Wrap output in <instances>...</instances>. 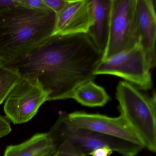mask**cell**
I'll use <instances>...</instances> for the list:
<instances>
[{"label":"cell","instance_id":"cell-1","mask_svg":"<svg viewBox=\"0 0 156 156\" xmlns=\"http://www.w3.org/2000/svg\"><path fill=\"white\" fill-rule=\"evenodd\" d=\"M103 55L87 34H54L26 56L2 66L21 77L37 78L49 94L47 101L64 100L73 98L82 84L94 80Z\"/></svg>","mask_w":156,"mask_h":156},{"label":"cell","instance_id":"cell-2","mask_svg":"<svg viewBox=\"0 0 156 156\" xmlns=\"http://www.w3.org/2000/svg\"><path fill=\"white\" fill-rule=\"evenodd\" d=\"M57 17L51 9L19 2L0 12V66L26 56L52 35Z\"/></svg>","mask_w":156,"mask_h":156},{"label":"cell","instance_id":"cell-3","mask_svg":"<svg viewBox=\"0 0 156 156\" xmlns=\"http://www.w3.org/2000/svg\"><path fill=\"white\" fill-rule=\"evenodd\" d=\"M120 115L142 142L144 148L156 150V95H148L126 81H120L116 88Z\"/></svg>","mask_w":156,"mask_h":156},{"label":"cell","instance_id":"cell-4","mask_svg":"<svg viewBox=\"0 0 156 156\" xmlns=\"http://www.w3.org/2000/svg\"><path fill=\"white\" fill-rule=\"evenodd\" d=\"M48 133L57 145L66 140L86 155L96 149L108 147L124 156H134L143 148L123 139L77 126L70 121L66 113L60 115Z\"/></svg>","mask_w":156,"mask_h":156},{"label":"cell","instance_id":"cell-5","mask_svg":"<svg viewBox=\"0 0 156 156\" xmlns=\"http://www.w3.org/2000/svg\"><path fill=\"white\" fill-rule=\"evenodd\" d=\"M139 44L136 0H111L108 40L102 60Z\"/></svg>","mask_w":156,"mask_h":156},{"label":"cell","instance_id":"cell-6","mask_svg":"<svg viewBox=\"0 0 156 156\" xmlns=\"http://www.w3.org/2000/svg\"><path fill=\"white\" fill-rule=\"evenodd\" d=\"M150 70L144 51L139 44L131 49L102 60L94 74L119 76L139 90L148 91L153 86Z\"/></svg>","mask_w":156,"mask_h":156},{"label":"cell","instance_id":"cell-7","mask_svg":"<svg viewBox=\"0 0 156 156\" xmlns=\"http://www.w3.org/2000/svg\"><path fill=\"white\" fill-rule=\"evenodd\" d=\"M48 95L37 78L21 77L6 99V117L14 124L28 122L47 101Z\"/></svg>","mask_w":156,"mask_h":156},{"label":"cell","instance_id":"cell-8","mask_svg":"<svg viewBox=\"0 0 156 156\" xmlns=\"http://www.w3.org/2000/svg\"><path fill=\"white\" fill-rule=\"evenodd\" d=\"M68 117L72 123L79 127L123 139L144 148L139 138L122 116L111 118L99 114L77 111L68 114Z\"/></svg>","mask_w":156,"mask_h":156},{"label":"cell","instance_id":"cell-9","mask_svg":"<svg viewBox=\"0 0 156 156\" xmlns=\"http://www.w3.org/2000/svg\"><path fill=\"white\" fill-rule=\"evenodd\" d=\"M92 23L88 0H68L63 9L57 15L53 35L87 34Z\"/></svg>","mask_w":156,"mask_h":156},{"label":"cell","instance_id":"cell-10","mask_svg":"<svg viewBox=\"0 0 156 156\" xmlns=\"http://www.w3.org/2000/svg\"><path fill=\"white\" fill-rule=\"evenodd\" d=\"M139 44L142 47L151 69L156 64L155 41L156 16L152 0H136Z\"/></svg>","mask_w":156,"mask_h":156},{"label":"cell","instance_id":"cell-11","mask_svg":"<svg viewBox=\"0 0 156 156\" xmlns=\"http://www.w3.org/2000/svg\"><path fill=\"white\" fill-rule=\"evenodd\" d=\"M93 23L87 34L104 53L108 40L111 0H88Z\"/></svg>","mask_w":156,"mask_h":156},{"label":"cell","instance_id":"cell-12","mask_svg":"<svg viewBox=\"0 0 156 156\" xmlns=\"http://www.w3.org/2000/svg\"><path fill=\"white\" fill-rule=\"evenodd\" d=\"M57 148L49 133H37L21 144L7 147L3 156H51Z\"/></svg>","mask_w":156,"mask_h":156},{"label":"cell","instance_id":"cell-13","mask_svg":"<svg viewBox=\"0 0 156 156\" xmlns=\"http://www.w3.org/2000/svg\"><path fill=\"white\" fill-rule=\"evenodd\" d=\"M73 99L85 106L102 107L110 100V97L104 87L98 85L94 80L79 86L75 91Z\"/></svg>","mask_w":156,"mask_h":156},{"label":"cell","instance_id":"cell-14","mask_svg":"<svg viewBox=\"0 0 156 156\" xmlns=\"http://www.w3.org/2000/svg\"><path fill=\"white\" fill-rule=\"evenodd\" d=\"M21 77L17 71L3 66H0V105L6 100Z\"/></svg>","mask_w":156,"mask_h":156},{"label":"cell","instance_id":"cell-15","mask_svg":"<svg viewBox=\"0 0 156 156\" xmlns=\"http://www.w3.org/2000/svg\"><path fill=\"white\" fill-rule=\"evenodd\" d=\"M53 156H86L79 149L66 140L60 142Z\"/></svg>","mask_w":156,"mask_h":156},{"label":"cell","instance_id":"cell-16","mask_svg":"<svg viewBox=\"0 0 156 156\" xmlns=\"http://www.w3.org/2000/svg\"><path fill=\"white\" fill-rule=\"evenodd\" d=\"M43 1L57 15L62 11L68 2V0H43Z\"/></svg>","mask_w":156,"mask_h":156},{"label":"cell","instance_id":"cell-17","mask_svg":"<svg viewBox=\"0 0 156 156\" xmlns=\"http://www.w3.org/2000/svg\"><path fill=\"white\" fill-rule=\"evenodd\" d=\"M20 4L24 6H28L33 9H49L43 0H18Z\"/></svg>","mask_w":156,"mask_h":156},{"label":"cell","instance_id":"cell-18","mask_svg":"<svg viewBox=\"0 0 156 156\" xmlns=\"http://www.w3.org/2000/svg\"><path fill=\"white\" fill-rule=\"evenodd\" d=\"M11 131V127L8 120L0 115V138L9 135Z\"/></svg>","mask_w":156,"mask_h":156},{"label":"cell","instance_id":"cell-19","mask_svg":"<svg viewBox=\"0 0 156 156\" xmlns=\"http://www.w3.org/2000/svg\"><path fill=\"white\" fill-rule=\"evenodd\" d=\"M113 151L108 147L99 148L93 151L88 154L92 156H109Z\"/></svg>","mask_w":156,"mask_h":156},{"label":"cell","instance_id":"cell-20","mask_svg":"<svg viewBox=\"0 0 156 156\" xmlns=\"http://www.w3.org/2000/svg\"><path fill=\"white\" fill-rule=\"evenodd\" d=\"M18 3V0H8V1L0 0V12L6 8Z\"/></svg>","mask_w":156,"mask_h":156}]
</instances>
